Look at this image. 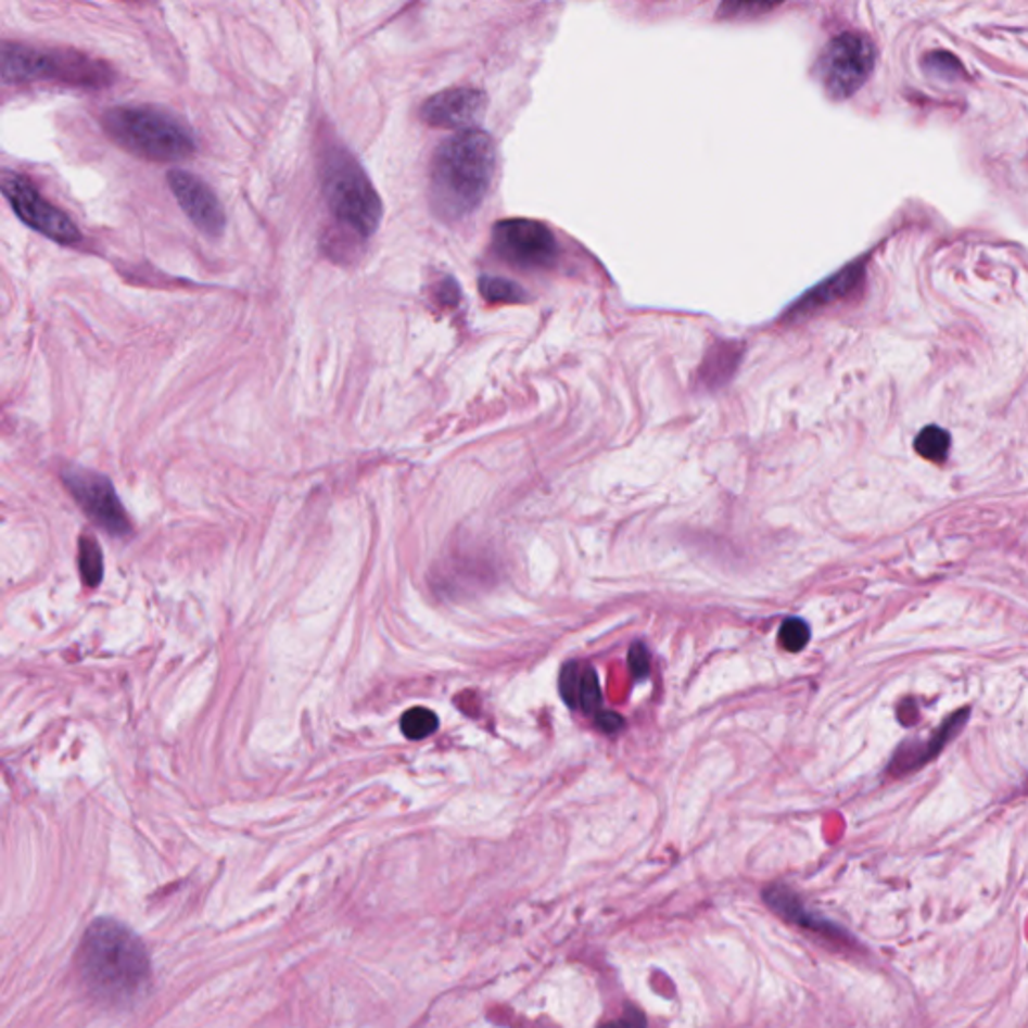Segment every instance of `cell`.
I'll list each match as a JSON object with an SVG mask.
<instances>
[{"mask_svg": "<svg viewBox=\"0 0 1028 1028\" xmlns=\"http://www.w3.org/2000/svg\"><path fill=\"white\" fill-rule=\"evenodd\" d=\"M495 143L479 129L446 139L430 163V205L442 221H460L479 210L495 175Z\"/></svg>", "mask_w": 1028, "mask_h": 1028, "instance_id": "6da1fadb", "label": "cell"}, {"mask_svg": "<svg viewBox=\"0 0 1028 1028\" xmlns=\"http://www.w3.org/2000/svg\"><path fill=\"white\" fill-rule=\"evenodd\" d=\"M80 976L94 997L107 1002H129L145 992L151 978L148 950L119 922H93L80 942Z\"/></svg>", "mask_w": 1028, "mask_h": 1028, "instance_id": "7a4b0ae2", "label": "cell"}, {"mask_svg": "<svg viewBox=\"0 0 1028 1028\" xmlns=\"http://www.w3.org/2000/svg\"><path fill=\"white\" fill-rule=\"evenodd\" d=\"M321 193L338 224L335 248H356L372 238L382 221V200L360 161L346 148L326 149L320 163Z\"/></svg>", "mask_w": 1028, "mask_h": 1028, "instance_id": "3957f363", "label": "cell"}, {"mask_svg": "<svg viewBox=\"0 0 1028 1028\" xmlns=\"http://www.w3.org/2000/svg\"><path fill=\"white\" fill-rule=\"evenodd\" d=\"M105 134L141 160L169 163L191 157L198 139L188 123L174 113L153 105H119L101 117Z\"/></svg>", "mask_w": 1028, "mask_h": 1028, "instance_id": "277c9868", "label": "cell"}, {"mask_svg": "<svg viewBox=\"0 0 1028 1028\" xmlns=\"http://www.w3.org/2000/svg\"><path fill=\"white\" fill-rule=\"evenodd\" d=\"M113 71L89 54L59 49H39L21 42L2 45V80L56 83L77 89H103L113 83Z\"/></svg>", "mask_w": 1028, "mask_h": 1028, "instance_id": "5b68a950", "label": "cell"}, {"mask_svg": "<svg viewBox=\"0 0 1028 1028\" xmlns=\"http://www.w3.org/2000/svg\"><path fill=\"white\" fill-rule=\"evenodd\" d=\"M876 65V51L864 35L843 33L829 40L820 56L817 71L832 99H848L870 79Z\"/></svg>", "mask_w": 1028, "mask_h": 1028, "instance_id": "8992f818", "label": "cell"}, {"mask_svg": "<svg viewBox=\"0 0 1028 1028\" xmlns=\"http://www.w3.org/2000/svg\"><path fill=\"white\" fill-rule=\"evenodd\" d=\"M2 195L11 203L14 214L28 228L61 245H77L80 231L65 212L40 195L39 189L23 175L4 172Z\"/></svg>", "mask_w": 1028, "mask_h": 1028, "instance_id": "52a82bcc", "label": "cell"}, {"mask_svg": "<svg viewBox=\"0 0 1028 1028\" xmlns=\"http://www.w3.org/2000/svg\"><path fill=\"white\" fill-rule=\"evenodd\" d=\"M493 252L519 269H547L559 257V243L541 221L507 219L495 226Z\"/></svg>", "mask_w": 1028, "mask_h": 1028, "instance_id": "ba28073f", "label": "cell"}, {"mask_svg": "<svg viewBox=\"0 0 1028 1028\" xmlns=\"http://www.w3.org/2000/svg\"><path fill=\"white\" fill-rule=\"evenodd\" d=\"M61 477L71 496L99 529L111 536L131 533L129 517L107 477L80 467L65 468Z\"/></svg>", "mask_w": 1028, "mask_h": 1028, "instance_id": "9c48e42d", "label": "cell"}, {"mask_svg": "<svg viewBox=\"0 0 1028 1028\" xmlns=\"http://www.w3.org/2000/svg\"><path fill=\"white\" fill-rule=\"evenodd\" d=\"M167 183L174 191L175 200L201 233L210 238H219L226 229V214L212 188L198 175L183 169H174L167 174Z\"/></svg>", "mask_w": 1028, "mask_h": 1028, "instance_id": "30bf717a", "label": "cell"}, {"mask_svg": "<svg viewBox=\"0 0 1028 1028\" xmlns=\"http://www.w3.org/2000/svg\"><path fill=\"white\" fill-rule=\"evenodd\" d=\"M486 111V94L472 87H455L432 94L420 107V119L439 129H474Z\"/></svg>", "mask_w": 1028, "mask_h": 1028, "instance_id": "8fae6325", "label": "cell"}, {"mask_svg": "<svg viewBox=\"0 0 1028 1028\" xmlns=\"http://www.w3.org/2000/svg\"><path fill=\"white\" fill-rule=\"evenodd\" d=\"M968 718H970V709H959L950 718H947L926 741L912 739V741L902 744L900 748L896 749L894 758L888 765V772L892 775H906L910 772L921 770L922 765L932 762L936 756L949 746L952 737L961 734L962 727L968 722Z\"/></svg>", "mask_w": 1028, "mask_h": 1028, "instance_id": "7c38bea8", "label": "cell"}, {"mask_svg": "<svg viewBox=\"0 0 1028 1028\" xmlns=\"http://www.w3.org/2000/svg\"><path fill=\"white\" fill-rule=\"evenodd\" d=\"M862 280H864V267L858 266V264L843 267L841 271L834 274L828 280L815 285L814 290L801 295L800 302L789 309V318L808 316L820 307H826L834 304V302H838L841 297L852 294L855 288L862 283Z\"/></svg>", "mask_w": 1028, "mask_h": 1028, "instance_id": "4fadbf2b", "label": "cell"}, {"mask_svg": "<svg viewBox=\"0 0 1028 1028\" xmlns=\"http://www.w3.org/2000/svg\"><path fill=\"white\" fill-rule=\"evenodd\" d=\"M561 695L567 706L595 713L601 708V685L593 668L569 663L561 673Z\"/></svg>", "mask_w": 1028, "mask_h": 1028, "instance_id": "5bb4252c", "label": "cell"}, {"mask_svg": "<svg viewBox=\"0 0 1028 1028\" xmlns=\"http://www.w3.org/2000/svg\"><path fill=\"white\" fill-rule=\"evenodd\" d=\"M763 898L777 914H782L788 921L796 922L798 926L810 928V930L820 932V935L832 936V938H846V932L840 930L836 924L824 921L814 912H810L801 904L800 898L794 892H789L788 888H784V886H775V888L765 890Z\"/></svg>", "mask_w": 1028, "mask_h": 1028, "instance_id": "9a60e30c", "label": "cell"}, {"mask_svg": "<svg viewBox=\"0 0 1028 1028\" xmlns=\"http://www.w3.org/2000/svg\"><path fill=\"white\" fill-rule=\"evenodd\" d=\"M744 356V347L735 342H718L709 347L708 356L703 358L699 370V382L708 390H718L727 384L735 375L739 360Z\"/></svg>", "mask_w": 1028, "mask_h": 1028, "instance_id": "2e32d148", "label": "cell"}, {"mask_svg": "<svg viewBox=\"0 0 1028 1028\" xmlns=\"http://www.w3.org/2000/svg\"><path fill=\"white\" fill-rule=\"evenodd\" d=\"M79 571L87 587H97L103 579V553L89 534L79 541Z\"/></svg>", "mask_w": 1028, "mask_h": 1028, "instance_id": "e0dca14e", "label": "cell"}, {"mask_svg": "<svg viewBox=\"0 0 1028 1028\" xmlns=\"http://www.w3.org/2000/svg\"><path fill=\"white\" fill-rule=\"evenodd\" d=\"M786 0H722L718 18L722 21H737V18H756L762 14L772 13Z\"/></svg>", "mask_w": 1028, "mask_h": 1028, "instance_id": "ac0fdd59", "label": "cell"}, {"mask_svg": "<svg viewBox=\"0 0 1028 1028\" xmlns=\"http://www.w3.org/2000/svg\"><path fill=\"white\" fill-rule=\"evenodd\" d=\"M481 294L488 304H521L526 300V292L521 285L493 276H482Z\"/></svg>", "mask_w": 1028, "mask_h": 1028, "instance_id": "d6986e66", "label": "cell"}, {"mask_svg": "<svg viewBox=\"0 0 1028 1028\" xmlns=\"http://www.w3.org/2000/svg\"><path fill=\"white\" fill-rule=\"evenodd\" d=\"M402 734L413 741L427 739L439 729V718L427 708L408 709L401 720Z\"/></svg>", "mask_w": 1028, "mask_h": 1028, "instance_id": "ffe728a7", "label": "cell"}, {"mask_svg": "<svg viewBox=\"0 0 1028 1028\" xmlns=\"http://www.w3.org/2000/svg\"><path fill=\"white\" fill-rule=\"evenodd\" d=\"M914 448L918 450L922 458L932 460V462H942L950 450L949 432L938 427H926L914 442Z\"/></svg>", "mask_w": 1028, "mask_h": 1028, "instance_id": "44dd1931", "label": "cell"}, {"mask_svg": "<svg viewBox=\"0 0 1028 1028\" xmlns=\"http://www.w3.org/2000/svg\"><path fill=\"white\" fill-rule=\"evenodd\" d=\"M810 637H812L810 625H808L803 619L789 617V619H786V621L782 623V627H779L777 642H779V645H782L786 651L798 653V651H801V649L810 643Z\"/></svg>", "mask_w": 1028, "mask_h": 1028, "instance_id": "7402d4cb", "label": "cell"}, {"mask_svg": "<svg viewBox=\"0 0 1028 1028\" xmlns=\"http://www.w3.org/2000/svg\"><path fill=\"white\" fill-rule=\"evenodd\" d=\"M924 65H926V68H928L930 73L940 75V77H947V79L962 77V75H964L961 61H959L954 54L944 53V51L928 54L926 61H924Z\"/></svg>", "mask_w": 1028, "mask_h": 1028, "instance_id": "603a6c76", "label": "cell"}, {"mask_svg": "<svg viewBox=\"0 0 1028 1028\" xmlns=\"http://www.w3.org/2000/svg\"><path fill=\"white\" fill-rule=\"evenodd\" d=\"M649 668H651V661H649V651L643 643H635L629 651V671L635 680H645L649 675Z\"/></svg>", "mask_w": 1028, "mask_h": 1028, "instance_id": "cb8c5ba5", "label": "cell"}, {"mask_svg": "<svg viewBox=\"0 0 1028 1028\" xmlns=\"http://www.w3.org/2000/svg\"><path fill=\"white\" fill-rule=\"evenodd\" d=\"M436 300L441 302L442 306H456L460 302V288L456 285V281L453 278H446L439 283L436 288Z\"/></svg>", "mask_w": 1028, "mask_h": 1028, "instance_id": "d4e9b609", "label": "cell"}, {"mask_svg": "<svg viewBox=\"0 0 1028 1028\" xmlns=\"http://www.w3.org/2000/svg\"><path fill=\"white\" fill-rule=\"evenodd\" d=\"M597 723H599V727H601L602 732L614 734V732H619V729L623 727V718L617 715L613 711H602V713L597 715Z\"/></svg>", "mask_w": 1028, "mask_h": 1028, "instance_id": "484cf974", "label": "cell"}, {"mask_svg": "<svg viewBox=\"0 0 1028 1028\" xmlns=\"http://www.w3.org/2000/svg\"><path fill=\"white\" fill-rule=\"evenodd\" d=\"M1027 789H1028V782H1027Z\"/></svg>", "mask_w": 1028, "mask_h": 1028, "instance_id": "4316f807", "label": "cell"}]
</instances>
